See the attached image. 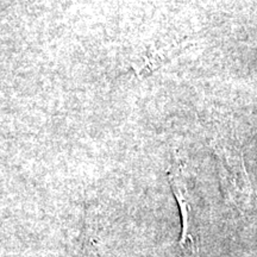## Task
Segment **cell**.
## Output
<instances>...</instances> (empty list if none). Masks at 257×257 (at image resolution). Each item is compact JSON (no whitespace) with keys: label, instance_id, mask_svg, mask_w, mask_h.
Returning a JSON list of instances; mask_svg holds the SVG:
<instances>
[{"label":"cell","instance_id":"6da1fadb","mask_svg":"<svg viewBox=\"0 0 257 257\" xmlns=\"http://www.w3.org/2000/svg\"><path fill=\"white\" fill-rule=\"evenodd\" d=\"M168 180L181 214V234L179 239V249L186 257H194L198 253V237L195 234L193 220L192 204L189 200L187 182L180 167L174 166L168 169Z\"/></svg>","mask_w":257,"mask_h":257},{"label":"cell","instance_id":"7a4b0ae2","mask_svg":"<svg viewBox=\"0 0 257 257\" xmlns=\"http://www.w3.org/2000/svg\"><path fill=\"white\" fill-rule=\"evenodd\" d=\"M187 50V42H182L179 44H168V46L161 47L159 49L150 51L143 59L140 61V64L135 66L137 74L140 75H149L166 64L168 61L173 60L174 57L180 55V53H184Z\"/></svg>","mask_w":257,"mask_h":257}]
</instances>
